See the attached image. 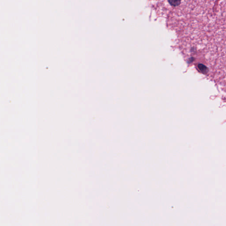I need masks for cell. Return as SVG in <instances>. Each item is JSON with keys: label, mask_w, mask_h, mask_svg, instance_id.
<instances>
[{"label": "cell", "mask_w": 226, "mask_h": 226, "mask_svg": "<svg viewBox=\"0 0 226 226\" xmlns=\"http://www.w3.org/2000/svg\"><path fill=\"white\" fill-rule=\"evenodd\" d=\"M170 4L172 6H177L180 5L181 0H168Z\"/></svg>", "instance_id": "6da1fadb"}]
</instances>
